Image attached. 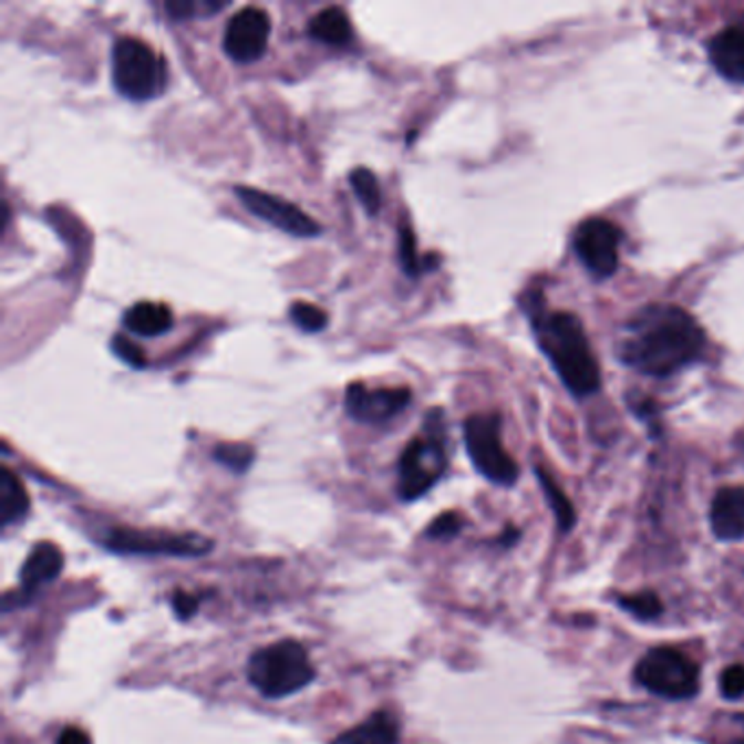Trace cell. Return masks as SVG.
Listing matches in <instances>:
<instances>
[{"label": "cell", "mask_w": 744, "mask_h": 744, "mask_svg": "<svg viewBox=\"0 0 744 744\" xmlns=\"http://www.w3.org/2000/svg\"><path fill=\"white\" fill-rule=\"evenodd\" d=\"M705 345V332L688 310L649 303L620 326L616 356L636 372L666 378L703 359Z\"/></svg>", "instance_id": "6da1fadb"}, {"label": "cell", "mask_w": 744, "mask_h": 744, "mask_svg": "<svg viewBox=\"0 0 744 744\" xmlns=\"http://www.w3.org/2000/svg\"><path fill=\"white\" fill-rule=\"evenodd\" d=\"M535 341L555 368L566 389L577 397H588L600 389V370L586 337L583 323L570 312H546L537 293L524 296Z\"/></svg>", "instance_id": "7a4b0ae2"}, {"label": "cell", "mask_w": 744, "mask_h": 744, "mask_svg": "<svg viewBox=\"0 0 744 744\" xmlns=\"http://www.w3.org/2000/svg\"><path fill=\"white\" fill-rule=\"evenodd\" d=\"M249 683L267 699H282L314 681L317 670L296 640H282L258 649L247 664Z\"/></svg>", "instance_id": "3957f363"}, {"label": "cell", "mask_w": 744, "mask_h": 744, "mask_svg": "<svg viewBox=\"0 0 744 744\" xmlns=\"http://www.w3.org/2000/svg\"><path fill=\"white\" fill-rule=\"evenodd\" d=\"M164 66L149 44L123 35L112 46V81L118 94L130 101H149L164 87Z\"/></svg>", "instance_id": "277c9868"}, {"label": "cell", "mask_w": 744, "mask_h": 744, "mask_svg": "<svg viewBox=\"0 0 744 744\" xmlns=\"http://www.w3.org/2000/svg\"><path fill=\"white\" fill-rule=\"evenodd\" d=\"M503 420L496 413H476L463 424V440L474 467L496 485H514L518 480V463L509 456L500 437Z\"/></svg>", "instance_id": "5b68a950"}, {"label": "cell", "mask_w": 744, "mask_h": 744, "mask_svg": "<svg viewBox=\"0 0 744 744\" xmlns=\"http://www.w3.org/2000/svg\"><path fill=\"white\" fill-rule=\"evenodd\" d=\"M636 679L653 694L683 701L699 692V666L674 649H653L636 666Z\"/></svg>", "instance_id": "8992f818"}, {"label": "cell", "mask_w": 744, "mask_h": 744, "mask_svg": "<svg viewBox=\"0 0 744 744\" xmlns=\"http://www.w3.org/2000/svg\"><path fill=\"white\" fill-rule=\"evenodd\" d=\"M101 544L112 552L125 555H168V557H202L213 550V541L190 533H155L127 526L110 528Z\"/></svg>", "instance_id": "52a82bcc"}, {"label": "cell", "mask_w": 744, "mask_h": 744, "mask_svg": "<svg viewBox=\"0 0 744 744\" xmlns=\"http://www.w3.org/2000/svg\"><path fill=\"white\" fill-rule=\"evenodd\" d=\"M446 472V447L444 435L433 431L431 435H417L400 456V498L417 500L422 498Z\"/></svg>", "instance_id": "ba28073f"}, {"label": "cell", "mask_w": 744, "mask_h": 744, "mask_svg": "<svg viewBox=\"0 0 744 744\" xmlns=\"http://www.w3.org/2000/svg\"><path fill=\"white\" fill-rule=\"evenodd\" d=\"M234 195L247 208V213L296 238H314L321 234V225L308 217L299 206L282 197L249 186H236Z\"/></svg>", "instance_id": "9c48e42d"}, {"label": "cell", "mask_w": 744, "mask_h": 744, "mask_svg": "<svg viewBox=\"0 0 744 744\" xmlns=\"http://www.w3.org/2000/svg\"><path fill=\"white\" fill-rule=\"evenodd\" d=\"M620 229L607 219H586L572 234V247L595 278H609L620 262Z\"/></svg>", "instance_id": "30bf717a"}, {"label": "cell", "mask_w": 744, "mask_h": 744, "mask_svg": "<svg viewBox=\"0 0 744 744\" xmlns=\"http://www.w3.org/2000/svg\"><path fill=\"white\" fill-rule=\"evenodd\" d=\"M271 18L260 7H245L236 11L225 27V55L238 64L258 62L269 44Z\"/></svg>", "instance_id": "8fae6325"}, {"label": "cell", "mask_w": 744, "mask_h": 744, "mask_svg": "<svg viewBox=\"0 0 744 744\" xmlns=\"http://www.w3.org/2000/svg\"><path fill=\"white\" fill-rule=\"evenodd\" d=\"M411 404V389H370L352 382L345 389V411L352 420L363 424H384L400 415Z\"/></svg>", "instance_id": "7c38bea8"}, {"label": "cell", "mask_w": 744, "mask_h": 744, "mask_svg": "<svg viewBox=\"0 0 744 744\" xmlns=\"http://www.w3.org/2000/svg\"><path fill=\"white\" fill-rule=\"evenodd\" d=\"M64 568V555L62 550L51 541H40L33 546L29 559L24 561L20 570V595L22 598H31L40 592L46 583L55 581L62 575Z\"/></svg>", "instance_id": "4fadbf2b"}, {"label": "cell", "mask_w": 744, "mask_h": 744, "mask_svg": "<svg viewBox=\"0 0 744 744\" xmlns=\"http://www.w3.org/2000/svg\"><path fill=\"white\" fill-rule=\"evenodd\" d=\"M710 60L721 75L744 83V22L730 24L712 38Z\"/></svg>", "instance_id": "5bb4252c"}, {"label": "cell", "mask_w": 744, "mask_h": 744, "mask_svg": "<svg viewBox=\"0 0 744 744\" xmlns=\"http://www.w3.org/2000/svg\"><path fill=\"white\" fill-rule=\"evenodd\" d=\"M712 530L723 541L744 539V487H725L714 496Z\"/></svg>", "instance_id": "9a60e30c"}, {"label": "cell", "mask_w": 744, "mask_h": 744, "mask_svg": "<svg viewBox=\"0 0 744 744\" xmlns=\"http://www.w3.org/2000/svg\"><path fill=\"white\" fill-rule=\"evenodd\" d=\"M332 744H400V723L391 712L380 710L361 725L337 736Z\"/></svg>", "instance_id": "2e32d148"}, {"label": "cell", "mask_w": 744, "mask_h": 744, "mask_svg": "<svg viewBox=\"0 0 744 744\" xmlns=\"http://www.w3.org/2000/svg\"><path fill=\"white\" fill-rule=\"evenodd\" d=\"M123 326L138 337H159L173 328V312L166 303L138 301L125 310Z\"/></svg>", "instance_id": "e0dca14e"}, {"label": "cell", "mask_w": 744, "mask_h": 744, "mask_svg": "<svg viewBox=\"0 0 744 744\" xmlns=\"http://www.w3.org/2000/svg\"><path fill=\"white\" fill-rule=\"evenodd\" d=\"M352 22L345 9L326 7L308 22V35L328 46H345L352 40Z\"/></svg>", "instance_id": "ac0fdd59"}, {"label": "cell", "mask_w": 744, "mask_h": 744, "mask_svg": "<svg viewBox=\"0 0 744 744\" xmlns=\"http://www.w3.org/2000/svg\"><path fill=\"white\" fill-rule=\"evenodd\" d=\"M29 494L22 480L9 469H0V524L7 528L29 514Z\"/></svg>", "instance_id": "d6986e66"}, {"label": "cell", "mask_w": 744, "mask_h": 744, "mask_svg": "<svg viewBox=\"0 0 744 744\" xmlns=\"http://www.w3.org/2000/svg\"><path fill=\"white\" fill-rule=\"evenodd\" d=\"M537 478H539V485L548 498V505L557 518V524L564 533H568L572 526H575V520H577V514H575V507L572 503L568 500V496L559 489V485L544 472L537 467Z\"/></svg>", "instance_id": "ffe728a7"}, {"label": "cell", "mask_w": 744, "mask_h": 744, "mask_svg": "<svg viewBox=\"0 0 744 744\" xmlns=\"http://www.w3.org/2000/svg\"><path fill=\"white\" fill-rule=\"evenodd\" d=\"M350 184L354 188L356 199L365 208V213L370 217H375L382 208V193H380V184H378L372 170L370 168H354L350 173Z\"/></svg>", "instance_id": "44dd1931"}, {"label": "cell", "mask_w": 744, "mask_h": 744, "mask_svg": "<svg viewBox=\"0 0 744 744\" xmlns=\"http://www.w3.org/2000/svg\"><path fill=\"white\" fill-rule=\"evenodd\" d=\"M215 461L225 465L227 469H231L234 474H245L254 458H256V452L254 447L247 446V444H219L215 447Z\"/></svg>", "instance_id": "7402d4cb"}, {"label": "cell", "mask_w": 744, "mask_h": 744, "mask_svg": "<svg viewBox=\"0 0 744 744\" xmlns=\"http://www.w3.org/2000/svg\"><path fill=\"white\" fill-rule=\"evenodd\" d=\"M289 317L303 332H321L328 326L326 310L308 301H296L289 310Z\"/></svg>", "instance_id": "603a6c76"}, {"label": "cell", "mask_w": 744, "mask_h": 744, "mask_svg": "<svg viewBox=\"0 0 744 744\" xmlns=\"http://www.w3.org/2000/svg\"><path fill=\"white\" fill-rule=\"evenodd\" d=\"M166 13L173 20H188L195 16H213L225 9V2H206V0H168L164 4Z\"/></svg>", "instance_id": "cb8c5ba5"}, {"label": "cell", "mask_w": 744, "mask_h": 744, "mask_svg": "<svg viewBox=\"0 0 744 744\" xmlns=\"http://www.w3.org/2000/svg\"><path fill=\"white\" fill-rule=\"evenodd\" d=\"M400 265L409 278H417L424 273L428 267L422 262L415 249V234L409 225H400Z\"/></svg>", "instance_id": "d4e9b609"}, {"label": "cell", "mask_w": 744, "mask_h": 744, "mask_svg": "<svg viewBox=\"0 0 744 744\" xmlns=\"http://www.w3.org/2000/svg\"><path fill=\"white\" fill-rule=\"evenodd\" d=\"M618 604L627 609L631 616L640 620H651L662 613V602L653 592H640V595L620 596Z\"/></svg>", "instance_id": "484cf974"}, {"label": "cell", "mask_w": 744, "mask_h": 744, "mask_svg": "<svg viewBox=\"0 0 744 744\" xmlns=\"http://www.w3.org/2000/svg\"><path fill=\"white\" fill-rule=\"evenodd\" d=\"M110 348H112V352H114L123 363H127L130 368H134V370H145V368H147V354H145L143 348L136 345L130 337H125V334H114L112 341H110Z\"/></svg>", "instance_id": "4316f807"}, {"label": "cell", "mask_w": 744, "mask_h": 744, "mask_svg": "<svg viewBox=\"0 0 744 744\" xmlns=\"http://www.w3.org/2000/svg\"><path fill=\"white\" fill-rule=\"evenodd\" d=\"M719 685H721V694H723L725 699H732V701H736V699H743L744 696L743 664H734V666H730V669L723 670V674H721V681H719Z\"/></svg>", "instance_id": "83f0119b"}, {"label": "cell", "mask_w": 744, "mask_h": 744, "mask_svg": "<svg viewBox=\"0 0 744 744\" xmlns=\"http://www.w3.org/2000/svg\"><path fill=\"white\" fill-rule=\"evenodd\" d=\"M463 528V518L458 514L447 512L444 516H440L437 520L433 521L426 530V535L431 539H450L454 535H458V530Z\"/></svg>", "instance_id": "f1b7e54d"}, {"label": "cell", "mask_w": 744, "mask_h": 744, "mask_svg": "<svg viewBox=\"0 0 744 744\" xmlns=\"http://www.w3.org/2000/svg\"><path fill=\"white\" fill-rule=\"evenodd\" d=\"M173 609H175V613H177L182 620H186V618H190V616L197 613V609H199V598H197V596L188 595V592H184V590H175V595H173Z\"/></svg>", "instance_id": "f546056e"}, {"label": "cell", "mask_w": 744, "mask_h": 744, "mask_svg": "<svg viewBox=\"0 0 744 744\" xmlns=\"http://www.w3.org/2000/svg\"><path fill=\"white\" fill-rule=\"evenodd\" d=\"M58 744H90V738L83 730L79 727H66L60 738H58Z\"/></svg>", "instance_id": "4dcf8cb0"}, {"label": "cell", "mask_w": 744, "mask_h": 744, "mask_svg": "<svg viewBox=\"0 0 744 744\" xmlns=\"http://www.w3.org/2000/svg\"><path fill=\"white\" fill-rule=\"evenodd\" d=\"M730 744H744V738H736V741H734V743H730Z\"/></svg>", "instance_id": "1f68e13d"}]
</instances>
